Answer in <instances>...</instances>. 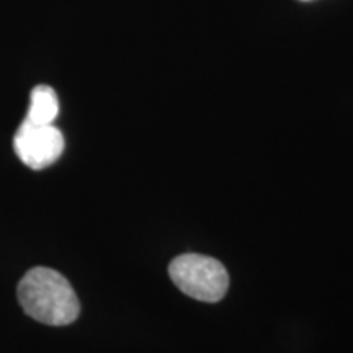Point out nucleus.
<instances>
[{
    "mask_svg": "<svg viewBox=\"0 0 353 353\" xmlns=\"http://www.w3.org/2000/svg\"><path fill=\"white\" fill-rule=\"evenodd\" d=\"M17 296L26 316L46 325H69L81 314V303L68 278L48 267L26 272Z\"/></svg>",
    "mask_w": 353,
    "mask_h": 353,
    "instance_id": "1",
    "label": "nucleus"
},
{
    "mask_svg": "<svg viewBox=\"0 0 353 353\" xmlns=\"http://www.w3.org/2000/svg\"><path fill=\"white\" fill-rule=\"evenodd\" d=\"M169 275L183 294L203 303L221 301L229 288L226 267L208 255H179L169 265Z\"/></svg>",
    "mask_w": 353,
    "mask_h": 353,
    "instance_id": "2",
    "label": "nucleus"
},
{
    "mask_svg": "<svg viewBox=\"0 0 353 353\" xmlns=\"http://www.w3.org/2000/svg\"><path fill=\"white\" fill-rule=\"evenodd\" d=\"M13 149L26 167L43 170L63 156L64 136L54 125L23 121L13 138Z\"/></svg>",
    "mask_w": 353,
    "mask_h": 353,
    "instance_id": "3",
    "label": "nucleus"
},
{
    "mask_svg": "<svg viewBox=\"0 0 353 353\" xmlns=\"http://www.w3.org/2000/svg\"><path fill=\"white\" fill-rule=\"evenodd\" d=\"M59 114V100L54 88L50 85H37L30 95V108L26 121L34 125H52Z\"/></svg>",
    "mask_w": 353,
    "mask_h": 353,
    "instance_id": "4",
    "label": "nucleus"
}]
</instances>
